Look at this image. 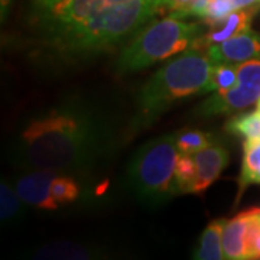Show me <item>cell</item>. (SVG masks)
<instances>
[{
    "label": "cell",
    "instance_id": "cell-1",
    "mask_svg": "<svg viewBox=\"0 0 260 260\" xmlns=\"http://www.w3.org/2000/svg\"><path fill=\"white\" fill-rule=\"evenodd\" d=\"M162 9L159 0H32L30 16L41 47L75 62L124 45Z\"/></svg>",
    "mask_w": 260,
    "mask_h": 260
},
{
    "label": "cell",
    "instance_id": "cell-2",
    "mask_svg": "<svg viewBox=\"0 0 260 260\" xmlns=\"http://www.w3.org/2000/svg\"><path fill=\"white\" fill-rule=\"evenodd\" d=\"M107 116L81 100L48 107L29 117L13 140L10 155L23 171L84 175L113 148Z\"/></svg>",
    "mask_w": 260,
    "mask_h": 260
},
{
    "label": "cell",
    "instance_id": "cell-3",
    "mask_svg": "<svg viewBox=\"0 0 260 260\" xmlns=\"http://www.w3.org/2000/svg\"><path fill=\"white\" fill-rule=\"evenodd\" d=\"M214 65L207 49L197 45L164 65L139 90L138 126L153 123L182 99L210 93Z\"/></svg>",
    "mask_w": 260,
    "mask_h": 260
},
{
    "label": "cell",
    "instance_id": "cell-4",
    "mask_svg": "<svg viewBox=\"0 0 260 260\" xmlns=\"http://www.w3.org/2000/svg\"><path fill=\"white\" fill-rule=\"evenodd\" d=\"M201 25L169 15L150 20L123 45L116 70L120 74L136 73L171 56L179 55L201 37Z\"/></svg>",
    "mask_w": 260,
    "mask_h": 260
},
{
    "label": "cell",
    "instance_id": "cell-5",
    "mask_svg": "<svg viewBox=\"0 0 260 260\" xmlns=\"http://www.w3.org/2000/svg\"><path fill=\"white\" fill-rule=\"evenodd\" d=\"M179 150L175 133L164 135L140 146L127 165L130 191L146 205H159L177 197L175 169Z\"/></svg>",
    "mask_w": 260,
    "mask_h": 260
},
{
    "label": "cell",
    "instance_id": "cell-6",
    "mask_svg": "<svg viewBox=\"0 0 260 260\" xmlns=\"http://www.w3.org/2000/svg\"><path fill=\"white\" fill-rule=\"evenodd\" d=\"M58 172L52 171H25L16 179L15 189L22 201L29 207L39 210H58L59 205L52 197L51 184Z\"/></svg>",
    "mask_w": 260,
    "mask_h": 260
},
{
    "label": "cell",
    "instance_id": "cell-7",
    "mask_svg": "<svg viewBox=\"0 0 260 260\" xmlns=\"http://www.w3.org/2000/svg\"><path fill=\"white\" fill-rule=\"evenodd\" d=\"M214 64H242L260 58V35L250 28L207 49Z\"/></svg>",
    "mask_w": 260,
    "mask_h": 260
},
{
    "label": "cell",
    "instance_id": "cell-8",
    "mask_svg": "<svg viewBox=\"0 0 260 260\" xmlns=\"http://www.w3.org/2000/svg\"><path fill=\"white\" fill-rule=\"evenodd\" d=\"M197 177L192 194H203L205 189L218 179L223 169L229 164V152L221 145L213 143L211 146L200 150L194 155Z\"/></svg>",
    "mask_w": 260,
    "mask_h": 260
},
{
    "label": "cell",
    "instance_id": "cell-9",
    "mask_svg": "<svg viewBox=\"0 0 260 260\" xmlns=\"http://www.w3.org/2000/svg\"><path fill=\"white\" fill-rule=\"evenodd\" d=\"M233 103L247 109L260 100V58L244 61L237 67V84L230 88Z\"/></svg>",
    "mask_w": 260,
    "mask_h": 260
},
{
    "label": "cell",
    "instance_id": "cell-10",
    "mask_svg": "<svg viewBox=\"0 0 260 260\" xmlns=\"http://www.w3.org/2000/svg\"><path fill=\"white\" fill-rule=\"evenodd\" d=\"M259 8L260 6H251V8H246V9L234 10L220 25L214 26L211 32L198 38L192 45H197L203 49H208L211 45L224 42L234 35L249 29L251 19L256 15Z\"/></svg>",
    "mask_w": 260,
    "mask_h": 260
},
{
    "label": "cell",
    "instance_id": "cell-11",
    "mask_svg": "<svg viewBox=\"0 0 260 260\" xmlns=\"http://www.w3.org/2000/svg\"><path fill=\"white\" fill-rule=\"evenodd\" d=\"M247 227L249 210L237 214L232 220H227L223 230V249L225 259H247Z\"/></svg>",
    "mask_w": 260,
    "mask_h": 260
},
{
    "label": "cell",
    "instance_id": "cell-12",
    "mask_svg": "<svg viewBox=\"0 0 260 260\" xmlns=\"http://www.w3.org/2000/svg\"><path fill=\"white\" fill-rule=\"evenodd\" d=\"M227 220H214L201 233L192 257L197 260L225 259L223 249V230Z\"/></svg>",
    "mask_w": 260,
    "mask_h": 260
},
{
    "label": "cell",
    "instance_id": "cell-13",
    "mask_svg": "<svg viewBox=\"0 0 260 260\" xmlns=\"http://www.w3.org/2000/svg\"><path fill=\"white\" fill-rule=\"evenodd\" d=\"M256 184H260V140H244L237 200L247 186Z\"/></svg>",
    "mask_w": 260,
    "mask_h": 260
},
{
    "label": "cell",
    "instance_id": "cell-14",
    "mask_svg": "<svg viewBox=\"0 0 260 260\" xmlns=\"http://www.w3.org/2000/svg\"><path fill=\"white\" fill-rule=\"evenodd\" d=\"M25 203L8 181L0 184V218L3 223H15L25 213Z\"/></svg>",
    "mask_w": 260,
    "mask_h": 260
},
{
    "label": "cell",
    "instance_id": "cell-15",
    "mask_svg": "<svg viewBox=\"0 0 260 260\" xmlns=\"http://www.w3.org/2000/svg\"><path fill=\"white\" fill-rule=\"evenodd\" d=\"M225 130L244 140H260V112L236 114L225 124Z\"/></svg>",
    "mask_w": 260,
    "mask_h": 260
},
{
    "label": "cell",
    "instance_id": "cell-16",
    "mask_svg": "<svg viewBox=\"0 0 260 260\" xmlns=\"http://www.w3.org/2000/svg\"><path fill=\"white\" fill-rule=\"evenodd\" d=\"M51 192L59 207L71 205L81 197V184L75 179V175L58 172L52 179Z\"/></svg>",
    "mask_w": 260,
    "mask_h": 260
},
{
    "label": "cell",
    "instance_id": "cell-17",
    "mask_svg": "<svg viewBox=\"0 0 260 260\" xmlns=\"http://www.w3.org/2000/svg\"><path fill=\"white\" fill-rule=\"evenodd\" d=\"M37 257L41 259H91L94 251L77 243H55L42 247Z\"/></svg>",
    "mask_w": 260,
    "mask_h": 260
},
{
    "label": "cell",
    "instance_id": "cell-18",
    "mask_svg": "<svg viewBox=\"0 0 260 260\" xmlns=\"http://www.w3.org/2000/svg\"><path fill=\"white\" fill-rule=\"evenodd\" d=\"M175 142L179 153L195 155L200 150L211 146L214 143V136L201 130L186 129L175 133Z\"/></svg>",
    "mask_w": 260,
    "mask_h": 260
},
{
    "label": "cell",
    "instance_id": "cell-19",
    "mask_svg": "<svg viewBox=\"0 0 260 260\" xmlns=\"http://www.w3.org/2000/svg\"><path fill=\"white\" fill-rule=\"evenodd\" d=\"M197 168H195L194 155L179 153L175 169V185L179 194H192L194 191Z\"/></svg>",
    "mask_w": 260,
    "mask_h": 260
},
{
    "label": "cell",
    "instance_id": "cell-20",
    "mask_svg": "<svg viewBox=\"0 0 260 260\" xmlns=\"http://www.w3.org/2000/svg\"><path fill=\"white\" fill-rule=\"evenodd\" d=\"M237 84V67L234 64H215L211 74L210 93L227 91Z\"/></svg>",
    "mask_w": 260,
    "mask_h": 260
},
{
    "label": "cell",
    "instance_id": "cell-21",
    "mask_svg": "<svg viewBox=\"0 0 260 260\" xmlns=\"http://www.w3.org/2000/svg\"><path fill=\"white\" fill-rule=\"evenodd\" d=\"M247 259H260V208L249 210Z\"/></svg>",
    "mask_w": 260,
    "mask_h": 260
},
{
    "label": "cell",
    "instance_id": "cell-22",
    "mask_svg": "<svg viewBox=\"0 0 260 260\" xmlns=\"http://www.w3.org/2000/svg\"><path fill=\"white\" fill-rule=\"evenodd\" d=\"M234 10L236 8H234L232 0H210L207 13L203 20L208 26L214 28V26L220 25L223 20H225V18Z\"/></svg>",
    "mask_w": 260,
    "mask_h": 260
},
{
    "label": "cell",
    "instance_id": "cell-23",
    "mask_svg": "<svg viewBox=\"0 0 260 260\" xmlns=\"http://www.w3.org/2000/svg\"><path fill=\"white\" fill-rule=\"evenodd\" d=\"M192 0H167V9L171 15H175L178 18H188V10L191 8Z\"/></svg>",
    "mask_w": 260,
    "mask_h": 260
},
{
    "label": "cell",
    "instance_id": "cell-24",
    "mask_svg": "<svg viewBox=\"0 0 260 260\" xmlns=\"http://www.w3.org/2000/svg\"><path fill=\"white\" fill-rule=\"evenodd\" d=\"M208 3H210V0H192L191 8L188 10V18L192 16V18L204 19Z\"/></svg>",
    "mask_w": 260,
    "mask_h": 260
},
{
    "label": "cell",
    "instance_id": "cell-25",
    "mask_svg": "<svg viewBox=\"0 0 260 260\" xmlns=\"http://www.w3.org/2000/svg\"><path fill=\"white\" fill-rule=\"evenodd\" d=\"M236 10L246 9L251 6H260V0H232Z\"/></svg>",
    "mask_w": 260,
    "mask_h": 260
},
{
    "label": "cell",
    "instance_id": "cell-26",
    "mask_svg": "<svg viewBox=\"0 0 260 260\" xmlns=\"http://www.w3.org/2000/svg\"><path fill=\"white\" fill-rule=\"evenodd\" d=\"M10 5H12V0H0V15H2V22H5L6 19V15L9 12Z\"/></svg>",
    "mask_w": 260,
    "mask_h": 260
},
{
    "label": "cell",
    "instance_id": "cell-27",
    "mask_svg": "<svg viewBox=\"0 0 260 260\" xmlns=\"http://www.w3.org/2000/svg\"><path fill=\"white\" fill-rule=\"evenodd\" d=\"M159 2H162V3L165 5V9H167V0H159Z\"/></svg>",
    "mask_w": 260,
    "mask_h": 260
},
{
    "label": "cell",
    "instance_id": "cell-28",
    "mask_svg": "<svg viewBox=\"0 0 260 260\" xmlns=\"http://www.w3.org/2000/svg\"><path fill=\"white\" fill-rule=\"evenodd\" d=\"M257 110H259V112H260V100H259V102H257Z\"/></svg>",
    "mask_w": 260,
    "mask_h": 260
}]
</instances>
